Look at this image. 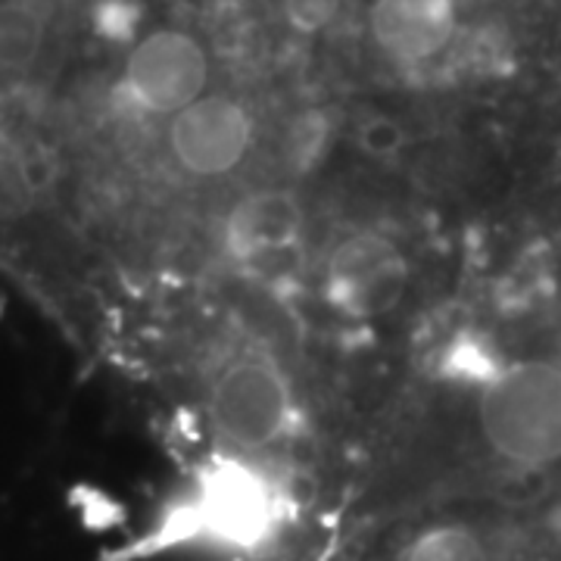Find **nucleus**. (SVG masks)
<instances>
[{
    "label": "nucleus",
    "mask_w": 561,
    "mask_h": 561,
    "mask_svg": "<svg viewBox=\"0 0 561 561\" xmlns=\"http://www.w3.org/2000/svg\"><path fill=\"white\" fill-rule=\"evenodd\" d=\"M474 446L502 474L561 468V365L524 359L478 387L471 409Z\"/></svg>",
    "instance_id": "f257e3e1"
},
{
    "label": "nucleus",
    "mask_w": 561,
    "mask_h": 561,
    "mask_svg": "<svg viewBox=\"0 0 561 561\" xmlns=\"http://www.w3.org/2000/svg\"><path fill=\"white\" fill-rule=\"evenodd\" d=\"M209 424L231 453L253 456L280 443L294 427V390L280 365L243 350L209 383Z\"/></svg>",
    "instance_id": "f03ea898"
},
{
    "label": "nucleus",
    "mask_w": 561,
    "mask_h": 561,
    "mask_svg": "<svg viewBox=\"0 0 561 561\" xmlns=\"http://www.w3.org/2000/svg\"><path fill=\"white\" fill-rule=\"evenodd\" d=\"M409 290V260L383 231L356 228L331 243L321 268L324 302L353 321L390 316Z\"/></svg>",
    "instance_id": "7ed1b4c3"
},
{
    "label": "nucleus",
    "mask_w": 561,
    "mask_h": 561,
    "mask_svg": "<svg viewBox=\"0 0 561 561\" xmlns=\"http://www.w3.org/2000/svg\"><path fill=\"white\" fill-rule=\"evenodd\" d=\"M209 72V54L191 32L157 28L122 62L119 98L131 113L172 119L206 94Z\"/></svg>",
    "instance_id": "20e7f679"
},
{
    "label": "nucleus",
    "mask_w": 561,
    "mask_h": 561,
    "mask_svg": "<svg viewBox=\"0 0 561 561\" xmlns=\"http://www.w3.org/2000/svg\"><path fill=\"white\" fill-rule=\"evenodd\" d=\"M256 144V122L250 110L225 94H203L175 113L165 128V150L181 175L219 181L238 172Z\"/></svg>",
    "instance_id": "39448f33"
},
{
    "label": "nucleus",
    "mask_w": 561,
    "mask_h": 561,
    "mask_svg": "<svg viewBox=\"0 0 561 561\" xmlns=\"http://www.w3.org/2000/svg\"><path fill=\"white\" fill-rule=\"evenodd\" d=\"M194 518L206 534L234 546L262 542L278 522L275 483L241 459H225L201 483Z\"/></svg>",
    "instance_id": "423d86ee"
},
{
    "label": "nucleus",
    "mask_w": 561,
    "mask_h": 561,
    "mask_svg": "<svg viewBox=\"0 0 561 561\" xmlns=\"http://www.w3.org/2000/svg\"><path fill=\"white\" fill-rule=\"evenodd\" d=\"M306 231V206L294 187L265 184L241 194L221 219V250L234 262L275 260L294 250Z\"/></svg>",
    "instance_id": "0eeeda50"
},
{
    "label": "nucleus",
    "mask_w": 561,
    "mask_h": 561,
    "mask_svg": "<svg viewBox=\"0 0 561 561\" xmlns=\"http://www.w3.org/2000/svg\"><path fill=\"white\" fill-rule=\"evenodd\" d=\"M371 41L397 66H421L440 57L456 38V0H375L368 16Z\"/></svg>",
    "instance_id": "6e6552de"
},
{
    "label": "nucleus",
    "mask_w": 561,
    "mask_h": 561,
    "mask_svg": "<svg viewBox=\"0 0 561 561\" xmlns=\"http://www.w3.org/2000/svg\"><path fill=\"white\" fill-rule=\"evenodd\" d=\"M54 28V0H0V91L32 84Z\"/></svg>",
    "instance_id": "1a4fd4ad"
},
{
    "label": "nucleus",
    "mask_w": 561,
    "mask_h": 561,
    "mask_svg": "<svg viewBox=\"0 0 561 561\" xmlns=\"http://www.w3.org/2000/svg\"><path fill=\"white\" fill-rule=\"evenodd\" d=\"M393 561H500V549L481 524L437 518L419 524L400 542Z\"/></svg>",
    "instance_id": "9d476101"
},
{
    "label": "nucleus",
    "mask_w": 561,
    "mask_h": 561,
    "mask_svg": "<svg viewBox=\"0 0 561 561\" xmlns=\"http://www.w3.org/2000/svg\"><path fill=\"white\" fill-rule=\"evenodd\" d=\"M356 147H359L362 157H368V160H397L405 150V128L393 116L371 113L356 125Z\"/></svg>",
    "instance_id": "9b49d317"
},
{
    "label": "nucleus",
    "mask_w": 561,
    "mask_h": 561,
    "mask_svg": "<svg viewBox=\"0 0 561 561\" xmlns=\"http://www.w3.org/2000/svg\"><path fill=\"white\" fill-rule=\"evenodd\" d=\"M343 0H280L284 20L302 35H319L337 20Z\"/></svg>",
    "instance_id": "f8f14e48"
}]
</instances>
